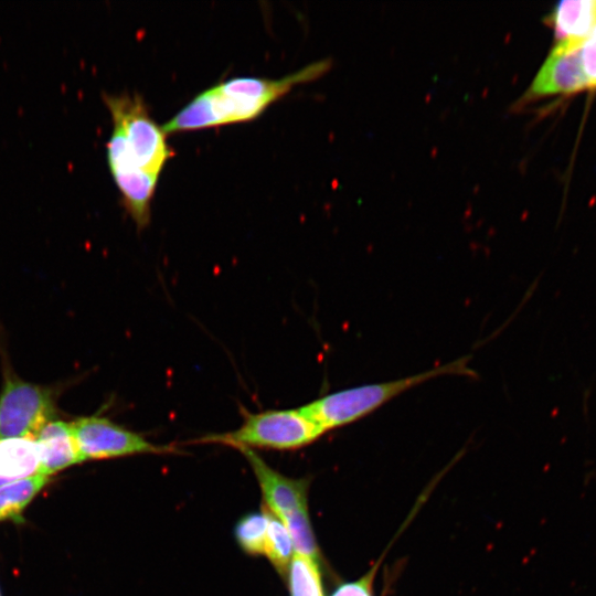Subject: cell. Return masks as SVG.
Segmentation results:
<instances>
[{
    "instance_id": "6",
    "label": "cell",
    "mask_w": 596,
    "mask_h": 596,
    "mask_svg": "<svg viewBox=\"0 0 596 596\" xmlns=\"http://www.w3.org/2000/svg\"><path fill=\"white\" fill-rule=\"evenodd\" d=\"M78 449L85 459H107L136 454H163L174 449L158 446L104 416H85L72 423Z\"/></svg>"
},
{
    "instance_id": "11",
    "label": "cell",
    "mask_w": 596,
    "mask_h": 596,
    "mask_svg": "<svg viewBox=\"0 0 596 596\" xmlns=\"http://www.w3.org/2000/svg\"><path fill=\"white\" fill-rule=\"evenodd\" d=\"M556 43H582L596 28V0H564L550 15Z\"/></svg>"
},
{
    "instance_id": "15",
    "label": "cell",
    "mask_w": 596,
    "mask_h": 596,
    "mask_svg": "<svg viewBox=\"0 0 596 596\" xmlns=\"http://www.w3.org/2000/svg\"><path fill=\"white\" fill-rule=\"evenodd\" d=\"M290 596H323L317 562L294 554L288 568Z\"/></svg>"
},
{
    "instance_id": "1",
    "label": "cell",
    "mask_w": 596,
    "mask_h": 596,
    "mask_svg": "<svg viewBox=\"0 0 596 596\" xmlns=\"http://www.w3.org/2000/svg\"><path fill=\"white\" fill-rule=\"evenodd\" d=\"M330 66L322 60L280 78L238 76L202 91L162 125L167 135L228 124L258 117L295 85L321 76Z\"/></svg>"
},
{
    "instance_id": "7",
    "label": "cell",
    "mask_w": 596,
    "mask_h": 596,
    "mask_svg": "<svg viewBox=\"0 0 596 596\" xmlns=\"http://www.w3.org/2000/svg\"><path fill=\"white\" fill-rule=\"evenodd\" d=\"M582 43L558 42L535 75L524 99L571 95L589 88L582 62Z\"/></svg>"
},
{
    "instance_id": "5",
    "label": "cell",
    "mask_w": 596,
    "mask_h": 596,
    "mask_svg": "<svg viewBox=\"0 0 596 596\" xmlns=\"http://www.w3.org/2000/svg\"><path fill=\"white\" fill-rule=\"evenodd\" d=\"M54 417L55 403L51 389L6 372L0 393V438L34 436Z\"/></svg>"
},
{
    "instance_id": "14",
    "label": "cell",
    "mask_w": 596,
    "mask_h": 596,
    "mask_svg": "<svg viewBox=\"0 0 596 596\" xmlns=\"http://www.w3.org/2000/svg\"><path fill=\"white\" fill-rule=\"evenodd\" d=\"M268 522V511L264 507L262 511L248 513L236 523L235 539L247 554L262 555L265 553Z\"/></svg>"
},
{
    "instance_id": "18",
    "label": "cell",
    "mask_w": 596,
    "mask_h": 596,
    "mask_svg": "<svg viewBox=\"0 0 596 596\" xmlns=\"http://www.w3.org/2000/svg\"><path fill=\"white\" fill-rule=\"evenodd\" d=\"M372 573L359 581L345 583L339 586L331 596H372Z\"/></svg>"
},
{
    "instance_id": "2",
    "label": "cell",
    "mask_w": 596,
    "mask_h": 596,
    "mask_svg": "<svg viewBox=\"0 0 596 596\" xmlns=\"http://www.w3.org/2000/svg\"><path fill=\"white\" fill-rule=\"evenodd\" d=\"M114 129L107 141V161L117 188L142 191L158 181L173 156L167 134L151 117L138 94H105Z\"/></svg>"
},
{
    "instance_id": "9",
    "label": "cell",
    "mask_w": 596,
    "mask_h": 596,
    "mask_svg": "<svg viewBox=\"0 0 596 596\" xmlns=\"http://www.w3.org/2000/svg\"><path fill=\"white\" fill-rule=\"evenodd\" d=\"M34 438L40 453L41 475L49 477L84 460L72 423L54 417L35 433Z\"/></svg>"
},
{
    "instance_id": "16",
    "label": "cell",
    "mask_w": 596,
    "mask_h": 596,
    "mask_svg": "<svg viewBox=\"0 0 596 596\" xmlns=\"http://www.w3.org/2000/svg\"><path fill=\"white\" fill-rule=\"evenodd\" d=\"M286 525L296 554L317 562L319 551L308 517L307 507L300 508L280 519Z\"/></svg>"
},
{
    "instance_id": "8",
    "label": "cell",
    "mask_w": 596,
    "mask_h": 596,
    "mask_svg": "<svg viewBox=\"0 0 596 596\" xmlns=\"http://www.w3.org/2000/svg\"><path fill=\"white\" fill-rule=\"evenodd\" d=\"M260 486L266 508L279 520L307 507V479H290L270 468L252 448L238 446Z\"/></svg>"
},
{
    "instance_id": "10",
    "label": "cell",
    "mask_w": 596,
    "mask_h": 596,
    "mask_svg": "<svg viewBox=\"0 0 596 596\" xmlns=\"http://www.w3.org/2000/svg\"><path fill=\"white\" fill-rule=\"evenodd\" d=\"M41 475L34 436L0 438V487Z\"/></svg>"
},
{
    "instance_id": "12",
    "label": "cell",
    "mask_w": 596,
    "mask_h": 596,
    "mask_svg": "<svg viewBox=\"0 0 596 596\" xmlns=\"http://www.w3.org/2000/svg\"><path fill=\"white\" fill-rule=\"evenodd\" d=\"M46 476L36 475L0 487V520L17 518L45 486Z\"/></svg>"
},
{
    "instance_id": "17",
    "label": "cell",
    "mask_w": 596,
    "mask_h": 596,
    "mask_svg": "<svg viewBox=\"0 0 596 596\" xmlns=\"http://www.w3.org/2000/svg\"><path fill=\"white\" fill-rule=\"evenodd\" d=\"M582 62L589 88H596V28L582 44Z\"/></svg>"
},
{
    "instance_id": "13",
    "label": "cell",
    "mask_w": 596,
    "mask_h": 596,
    "mask_svg": "<svg viewBox=\"0 0 596 596\" xmlns=\"http://www.w3.org/2000/svg\"><path fill=\"white\" fill-rule=\"evenodd\" d=\"M267 511L269 522L264 554L268 557L277 572L285 576L288 573L290 562L294 557V545L284 522L268 509Z\"/></svg>"
},
{
    "instance_id": "4",
    "label": "cell",
    "mask_w": 596,
    "mask_h": 596,
    "mask_svg": "<svg viewBox=\"0 0 596 596\" xmlns=\"http://www.w3.org/2000/svg\"><path fill=\"white\" fill-rule=\"evenodd\" d=\"M323 433L301 407L258 413L245 411L240 428L222 435H207L202 440L222 443L234 448L244 446L289 450L315 441Z\"/></svg>"
},
{
    "instance_id": "3",
    "label": "cell",
    "mask_w": 596,
    "mask_h": 596,
    "mask_svg": "<svg viewBox=\"0 0 596 596\" xmlns=\"http://www.w3.org/2000/svg\"><path fill=\"white\" fill-rule=\"evenodd\" d=\"M470 356L428 371L389 382L366 384L327 394L301 408L324 432L355 422L374 412L403 392L441 375H466L476 377L469 368Z\"/></svg>"
}]
</instances>
